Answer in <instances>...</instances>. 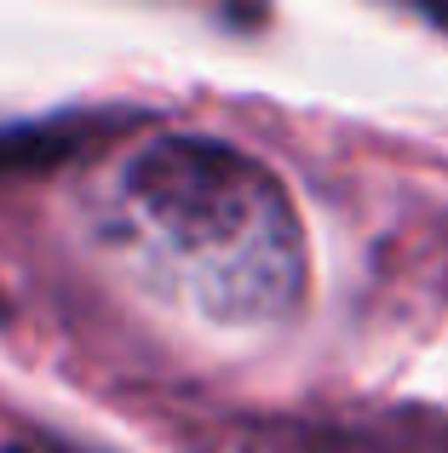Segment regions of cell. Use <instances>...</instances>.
<instances>
[{
    "label": "cell",
    "mask_w": 448,
    "mask_h": 453,
    "mask_svg": "<svg viewBox=\"0 0 448 453\" xmlns=\"http://www.w3.org/2000/svg\"><path fill=\"white\" fill-rule=\"evenodd\" d=\"M98 235L156 299L207 327H270L305 299V224L259 155L202 133L144 138L98 184Z\"/></svg>",
    "instance_id": "cell-1"
},
{
    "label": "cell",
    "mask_w": 448,
    "mask_h": 453,
    "mask_svg": "<svg viewBox=\"0 0 448 453\" xmlns=\"http://www.w3.org/2000/svg\"><path fill=\"white\" fill-rule=\"evenodd\" d=\"M64 150H69V138L41 133V127H29V133H0V173H12V166H41Z\"/></svg>",
    "instance_id": "cell-2"
},
{
    "label": "cell",
    "mask_w": 448,
    "mask_h": 453,
    "mask_svg": "<svg viewBox=\"0 0 448 453\" xmlns=\"http://www.w3.org/2000/svg\"><path fill=\"white\" fill-rule=\"evenodd\" d=\"M6 453H81V448H69V442H58V436H18Z\"/></svg>",
    "instance_id": "cell-3"
},
{
    "label": "cell",
    "mask_w": 448,
    "mask_h": 453,
    "mask_svg": "<svg viewBox=\"0 0 448 453\" xmlns=\"http://www.w3.org/2000/svg\"><path fill=\"white\" fill-rule=\"evenodd\" d=\"M431 23H443V29H448V12H431Z\"/></svg>",
    "instance_id": "cell-4"
}]
</instances>
